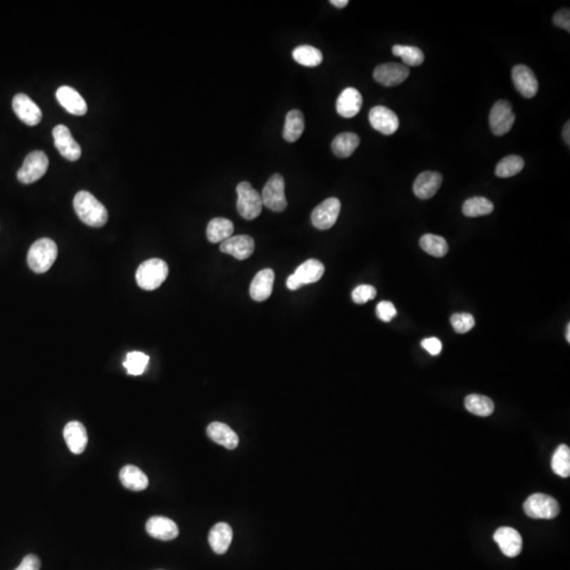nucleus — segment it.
Returning a JSON list of instances; mask_svg holds the SVG:
<instances>
[{"label":"nucleus","instance_id":"obj_1","mask_svg":"<svg viewBox=\"0 0 570 570\" xmlns=\"http://www.w3.org/2000/svg\"><path fill=\"white\" fill-rule=\"evenodd\" d=\"M74 210L77 217L91 227H101L108 221L106 207L89 191L77 192L73 201Z\"/></svg>","mask_w":570,"mask_h":570},{"label":"nucleus","instance_id":"obj_2","mask_svg":"<svg viewBox=\"0 0 570 570\" xmlns=\"http://www.w3.org/2000/svg\"><path fill=\"white\" fill-rule=\"evenodd\" d=\"M57 245L48 238L35 241L27 253V264L34 272L44 274L48 272L57 258Z\"/></svg>","mask_w":570,"mask_h":570},{"label":"nucleus","instance_id":"obj_3","mask_svg":"<svg viewBox=\"0 0 570 570\" xmlns=\"http://www.w3.org/2000/svg\"><path fill=\"white\" fill-rule=\"evenodd\" d=\"M169 268L162 259H149L137 268L135 279L137 285L145 291H154L163 284L168 276Z\"/></svg>","mask_w":570,"mask_h":570},{"label":"nucleus","instance_id":"obj_4","mask_svg":"<svg viewBox=\"0 0 570 570\" xmlns=\"http://www.w3.org/2000/svg\"><path fill=\"white\" fill-rule=\"evenodd\" d=\"M236 194H238L236 209L241 217L246 220H253L259 217L263 207L259 192L248 182L244 181L236 186Z\"/></svg>","mask_w":570,"mask_h":570},{"label":"nucleus","instance_id":"obj_5","mask_svg":"<svg viewBox=\"0 0 570 570\" xmlns=\"http://www.w3.org/2000/svg\"><path fill=\"white\" fill-rule=\"evenodd\" d=\"M524 511L528 517L536 519H551L559 513V502L547 494L536 493L524 502Z\"/></svg>","mask_w":570,"mask_h":570},{"label":"nucleus","instance_id":"obj_6","mask_svg":"<svg viewBox=\"0 0 570 570\" xmlns=\"http://www.w3.org/2000/svg\"><path fill=\"white\" fill-rule=\"evenodd\" d=\"M49 158L42 150H35L27 154L23 166L17 172L19 182L32 184L44 177L48 170Z\"/></svg>","mask_w":570,"mask_h":570},{"label":"nucleus","instance_id":"obj_7","mask_svg":"<svg viewBox=\"0 0 570 570\" xmlns=\"http://www.w3.org/2000/svg\"><path fill=\"white\" fill-rule=\"evenodd\" d=\"M284 179L279 173H274L262 190L261 198L263 206L270 210L281 213L287 207L284 192Z\"/></svg>","mask_w":570,"mask_h":570},{"label":"nucleus","instance_id":"obj_8","mask_svg":"<svg viewBox=\"0 0 570 570\" xmlns=\"http://www.w3.org/2000/svg\"><path fill=\"white\" fill-rule=\"evenodd\" d=\"M515 122V114L509 101H498L494 103L489 114V124L492 132L495 135L506 134L512 128Z\"/></svg>","mask_w":570,"mask_h":570},{"label":"nucleus","instance_id":"obj_9","mask_svg":"<svg viewBox=\"0 0 570 570\" xmlns=\"http://www.w3.org/2000/svg\"><path fill=\"white\" fill-rule=\"evenodd\" d=\"M341 203L337 198H329L319 204L312 213V223L320 230L333 227L339 217Z\"/></svg>","mask_w":570,"mask_h":570},{"label":"nucleus","instance_id":"obj_10","mask_svg":"<svg viewBox=\"0 0 570 570\" xmlns=\"http://www.w3.org/2000/svg\"><path fill=\"white\" fill-rule=\"evenodd\" d=\"M55 147L61 156L69 160H77L82 156V148L73 139L69 128L65 125H57L53 129Z\"/></svg>","mask_w":570,"mask_h":570},{"label":"nucleus","instance_id":"obj_11","mask_svg":"<svg viewBox=\"0 0 570 570\" xmlns=\"http://www.w3.org/2000/svg\"><path fill=\"white\" fill-rule=\"evenodd\" d=\"M376 82L386 87H394L405 82L410 75L407 65L398 63H386L376 67L374 70Z\"/></svg>","mask_w":570,"mask_h":570},{"label":"nucleus","instance_id":"obj_12","mask_svg":"<svg viewBox=\"0 0 570 570\" xmlns=\"http://www.w3.org/2000/svg\"><path fill=\"white\" fill-rule=\"evenodd\" d=\"M12 107L16 115L27 126H36L42 120V110L38 107L37 103L27 94L19 93V94L15 95L12 101Z\"/></svg>","mask_w":570,"mask_h":570},{"label":"nucleus","instance_id":"obj_13","mask_svg":"<svg viewBox=\"0 0 570 570\" xmlns=\"http://www.w3.org/2000/svg\"><path fill=\"white\" fill-rule=\"evenodd\" d=\"M369 124L375 130L386 135L396 132L399 127L397 114L384 106H376L372 108L369 113Z\"/></svg>","mask_w":570,"mask_h":570},{"label":"nucleus","instance_id":"obj_14","mask_svg":"<svg viewBox=\"0 0 570 570\" xmlns=\"http://www.w3.org/2000/svg\"><path fill=\"white\" fill-rule=\"evenodd\" d=\"M512 82L515 89L526 99H532L538 93V80L533 71L527 65H517L513 67Z\"/></svg>","mask_w":570,"mask_h":570},{"label":"nucleus","instance_id":"obj_15","mask_svg":"<svg viewBox=\"0 0 570 570\" xmlns=\"http://www.w3.org/2000/svg\"><path fill=\"white\" fill-rule=\"evenodd\" d=\"M493 538L506 557H514L521 553L523 540L519 531L513 528H498L494 533Z\"/></svg>","mask_w":570,"mask_h":570},{"label":"nucleus","instance_id":"obj_16","mask_svg":"<svg viewBox=\"0 0 570 570\" xmlns=\"http://www.w3.org/2000/svg\"><path fill=\"white\" fill-rule=\"evenodd\" d=\"M222 253L232 255L238 260H245L253 255L255 251V242L251 236L246 234L230 236L220 245Z\"/></svg>","mask_w":570,"mask_h":570},{"label":"nucleus","instance_id":"obj_17","mask_svg":"<svg viewBox=\"0 0 570 570\" xmlns=\"http://www.w3.org/2000/svg\"><path fill=\"white\" fill-rule=\"evenodd\" d=\"M56 99L61 107L74 115H84L88 110L84 97L71 87H59L56 91Z\"/></svg>","mask_w":570,"mask_h":570},{"label":"nucleus","instance_id":"obj_18","mask_svg":"<svg viewBox=\"0 0 570 570\" xmlns=\"http://www.w3.org/2000/svg\"><path fill=\"white\" fill-rule=\"evenodd\" d=\"M362 106V96L357 89L348 87L344 89L336 101V110L338 114L343 118H350L356 116Z\"/></svg>","mask_w":570,"mask_h":570},{"label":"nucleus","instance_id":"obj_19","mask_svg":"<svg viewBox=\"0 0 570 570\" xmlns=\"http://www.w3.org/2000/svg\"><path fill=\"white\" fill-rule=\"evenodd\" d=\"M148 534L156 540H171L179 536V528L172 519L165 517H153L146 524Z\"/></svg>","mask_w":570,"mask_h":570},{"label":"nucleus","instance_id":"obj_20","mask_svg":"<svg viewBox=\"0 0 570 570\" xmlns=\"http://www.w3.org/2000/svg\"><path fill=\"white\" fill-rule=\"evenodd\" d=\"M443 177L435 171H424L416 177L413 184V191L417 198L428 200L432 198L441 187Z\"/></svg>","mask_w":570,"mask_h":570},{"label":"nucleus","instance_id":"obj_21","mask_svg":"<svg viewBox=\"0 0 570 570\" xmlns=\"http://www.w3.org/2000/svg\"><path fill=\"white\" fill-rule=\"evenodd\" d=\"M63 438L70 451L74 454H82L88 443L86 428L82 422H70L63 429Z\"/></svg>","mask_w":570,"mask_h":570},{"label":"nucleus","instance_id":"obj_22","mask_svg":"<svg viewBox=\"0 0 570 570\" xmlns=\"http://www.w3.org/2000/svg\"><path fill=\"white\" fill-rule=\"evenodd\" d=\"M274 272L270 268H265L255 274L249 287L251 297L255 301L262 302L270 297L274 286Z\"/></svg>","mask_w":570,"mask_h":570},{"label":"nucleus","instance_id":"obj_23","mask_svg":"<svg viewBox=\"0 0 570 570\" xmlns=\"http://www.w3.org/2000/svg\"><path fill=\"white\" fill-rule=\"evenodd\" d=\"M207 435L211 441L223 445L226 449L234 450L238 447V435L229 426L223 422H211L207 426Z\"/></svg>","mask_w":570,"mask_h":570},{"label":"nucleus","instance_id":"obj_24","mask_svg":"<svg viewBox=\"0 0 570 570\" xmlns=\"http://www.w3.org/2000/svg\"><path fill=\"white\" fill-rule=\"evenodd\" d=\"M232 540V529L228 524L217 523L209 532L208 542L217 555H223L229 548Z\"/></svg>","mask_w":570,"mask_h":570},{"label":"nucleus","instance_id":"obj_25","mask_svg":"<svg viewBox=\"0 0 570 570\" xmlns=\"http://www.w3.org/2000/svg\"><path fill=\"white\" fill-rule=\"evenodd\" d=\"M120 479L122 486L132 491H141L149 485L147 475L133 464H127L120 472Z\"/></svg>","mask_w":570,"mask_h":570},{"label":"nucleus","instance_id":"obj_26","mask_svg":"<svg viewBox=\"0 0 570 570\" xmlns=\"http://www.w3.org/2000/svg\"><path fill=\"white\" fill-rule=\"evenodd\" d=\"M324 274V265L316 259H310L302 263L296 270L293 276L300 284H312L322 278Z\"/></svg>","mask_w":570,"mask_h":570},{"label":"nucleus","instance_id":"obj_27","mask_svg":"<svg viewBox=\"0 0 570 570\" xmlns=\"http://www.w3.org/2000/svg\"><path fill=\"white\" fill-rule=\"evenodd\" d=\"M234 224L225 217H215L207 225L206 236L209 242H223L234 234Z\"/></svg>","mask_w":570,"mask_h":570},{"label":"nucleus","instance_id":"obj_28","mask_svg":"<svg viewBox=\"0 0 570 570\" xmlns=\"http://www.w3.org/2000/svg\"><path fill=\"white\" fill-rule=\"evenodd\" d=\"M360 143L358 135L352 132L338 134L331 143V150L339 158H348L354 153Z\"/></svg>","mask_w":570,"mask_h":570},{"label":"nucleus","instance_id":"obj_29","mask_svg":"<svg viewBox=\"0 0 570 570\" xmlns=\"http://www.w3.org/2000/svg\"><path fill=\"white\" fill-rule=\"evenodd\" d=\"M304 130L303 114L299 110H291L285 118L283 137L289 143L298 141Z\"/></svg>","mask_w":570,"mask_h":570},{"label":"nucleus","instance_id":"obj_30","mask_svg":"<svg viewBox=\"0 0 570 570\" xmlns=\"http://www.w3.org/2000/svg\"><path fill=\"white\" fill-rule=\"evenodd\" d=\"M464 407L470 413L481 416V417L491 415L494 411L493 401L489 397L483 396V395H469L464 399Z\"/></svg>","mask_w":570,"mask_h":570},{"label":"nucleus","instance_id":"obj_31","mask_svg":"<svg viewBox=\"0 0 570 570\" xmlns=\"http://www.w3.org/2000/svg\"><path fill=\"white\" fill-rule=\"evenodd\" d=\"M293 58L299 65L305 67H317L323 61L322 52L319 49L308 44H302L293 51Z\"/></svg>","mask_w":570,"mask_h":570},{"label":"nucleus","instance_id":"obj_32","mask_svg":"<svg viewBox=\"0 0 570 570\" xmlns=\"http://www.w3.org/2000/svg\"><path fill=\"white\" fill-rule=\"evenodd\" d=\"M493 203L483 196L468 198L462 205V213L466 217H476L490 215L493 211Z\"/></svg>","mask_w":570,"mask_h":570},{"label":"nucleus","instance_id":"obj_33","mask_svg":"<svg viewBox=\"0 0 570 570\" xmlns=\"http://www.w3.org/2000/svg\"><path fill=\"white\" fill-rule=\"evenodd\" d=\"M420 247L433 257L441 258L448 253V243L443 236L426 234L419 240Z\"/></svg>","mask_w":570,"mask_h":570},{"label":"nucleus","instance_id":"obj_34","mask_svg":"<svg viewBox=\"0 0 570 570\" xmlns=\"http://www.w3.org/2000/svg\"><path fill=\"white\" fill-rule=\"evenodd\" d=\"M553 472L561 477H569L570 475V449L568 445H561L557 448L551 460Z\"/></svg>","mask_w":570,"mask_h":570},{"label":"nucleus","instance_id":"obj_35","mask_svg":"<svg viewBox=\"0 0 570 570\" xmlns=\"http://www.w3.org/2000/svg\"><path fill=\"white\" fill-rule=\"evenodd\" d=\"M392 52L395 56L400 57L407 67V65L416 67V65H422L424 61V53L417 46L395 44L393 46Z\"/></svg>","mask_w":570,"mask_h":570},{"label":"nucleus","instance_id":"obj_36","mask_svg":"<svg viewBox=\"0 0 570 570\" xmlns=\"http://www.w3.org/2000/svg\"><path fill=\"white\" fill-rule=\"evenodd\" d=\"M525 166V162L519 156H505L496 165L495 175L498 177H510L521 172Z\"/></svg>","mask_w":570,"mask_h":570},{"label":"nucleus","instance_id":"obj_37","mask_svg":"<svg viewBox=\"0 0 570 570\" xmlns=\"http://www.w3.org/2000/svg\"><path fill=\"white\" fill-rule=\"evenodd\" d=\"M148 362H149V356L144 353L134 350V352H129L127 354L126 360L122 365L129 375L139 376L144 373Z\"/></svg>","mask_w":570,"mask_h":570},{"label":"nucleus","instance_id":"obj_38","mask_svg":"<svg viewBox=\"0 0 570 570\" xmlns=\"http://www.w3.org/2000/svg\"><path fill=\"white\" fill-rule=\"evenodd\" d=\"M451 324L453 327L454 331L458 334L468 333L469 331L474 327L475 321L472 315L467 314V312H460V314L452 315Z\"/></svg>","mask_w":570,"mask_h":570},{"label":"nucleus","instance_id":"obj_39","mask_svg":"<svg viewBox=\"0 0 570 570\" xmlns=\"http://www.w3.org/2000/svg\"><path fill=\"white\" fill-rule=\"evenodd\" d=\"M377 295V291L375 287L372 285L362 284L357 286L353 291L352 298L355 303L363 304L367 303L369 300H373Z\"/></svg>","mask_w":570,"mask_h":570},{"label":"nucleus","instance_id":"obj_40","mask_svg":"<svg viewBox=\"0 0 570 570\" xmlns=\"http://www.w3.org/2000/svg\"><path fill=\"white\" fill-rule=\"evenodd\" d=\"M376 314H377L380 320L384 321V322H390L391 320H393V318L396 317L397 310L392 302L381 301L378 303L377 308H376Z\"/></svg>","mask_w":570,"mask_h":570},{"label":"nucleus","instance_id":"obj_41","mask_svg":"<svg viewBox=\"0 0 570 570\" xmlns=\"http://www.w3.org/2000/svg\"><path fill=\"white\" fill-rule=\"evenodd\" d=\"M553 23L557 27H562L570 32V11L568 8H562L553 15Z\"/></svg>","mask_w":570,"mask_h":570},{"label":"nucleus","instance_id":"obj_42","mask_svg":"<svg viewBox=\"0 0 570 570\" xmlns=\"http://www.w3.org/2000/svg\"><path fill=\"white\" fill-rule=\"evenodd\" d=\"M422 346L433 356L441 354V348H443L441 340L435 337L426 338V339L422 340Z\"/></svg>","mask_w":570,"mask_h":570},{"label":"nucleus","instance_id":"obj_43","mask_svg":"<svg viewBox=\"0 0 570 570\" xmlns=\"http://www.w3.org/2000/svg\"><path fill=\"white\" fill-rule=\"evenodd\" d=\"M14 570H40V559L34 555H25L18 567Z\"/></svg>","mask_w":570,"mask_h":570},{"label":"nucleus","instance_id":"obj_44","mask_svg":"<svg viewBox=\"0 0 570 570\" xmlns=\"http://www.w3.org/2000/svg\"><path fill=\"white\" fill-rule=\"evenodd\" d=\"M569 127H570L569 122H566V125H565V126H564V129H563V139H564V141H565V143L567 144V145H569V144H570V137H569L570 128H569Z\"/></svg>","mask_w":570,"mask_h":570},{"label":"nucleus","instance_id":"obj_45","mask_svg":"<svg viewBox=\"0 0 570 570\" xmlns=\"http://www.w3.org/2000/svg\"><path fill=\"white\" fill-rule=\"evenodd\" d=\"M331 4H333L336 8H343L348 4V0H331Z\"/></svg>","mask_w":570,"mask_h":570},{"label":"nucleus","instance_id":"obj_46","mask_svg":"<svg viewBox=\"0 0 570 570\" xmlns=\"http://www.w3.org/2000/svg\"><path fill=\"white\" fill-rule=\"evenodd\" d=\"M566 338H567V341L570 342V324L567 325V334H566Z\"/></svg>","mask_w":570,"mask_h":570}]
</instances>
